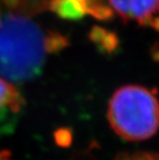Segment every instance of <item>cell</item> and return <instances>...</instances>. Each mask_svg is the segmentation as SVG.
I'll list each match as a JSON object with an SVG mask.
<instances>
[{"label": "cell", "instance_id": "obj_2", "mask_svg": "<svg viewBox=\"0 0 159 160\" xmlns=\"http://www.w3.org/2000/svg\"><path fill=\"white\" fill-rule=\"evenodd\" d=\"M107 119L111 128L124 141H146L159 129V100L146 87L126 85L112 95Z\"/></svg>", "mask_w": 159, "mask_h": 160}, {"label": "cell", "instance_id": "obj_6", "mask_svg": "<svg viewBox=\"0 0 159 160\" xmlns=\"http://www.w3.org/2000/svg\"><path fill=\"white\" fill-rule=\"evenodd\" d=\"M91 39L107 52L115 50L117 47L116 36L102 28H94L91 32Z\"/></svg>", "mask_w": 159, "mask_h": 160}, {"label": "cell", "instance_id": "obj_3", "mask_svg": "<svg viewBox=\"0 0 159 160\" xmlns=\"http://www.w3.org/2000/svg\"><path fill=\"white\" fill-rule=\"evenodd\" d=\"M107 3L124 22L151 26L159 31V0H107Z\"/></svg>", "mask_w": 159, "mask_h": 160}, {"label": "cell", "instance_id": "obj_5", "mask_svg": "<svg viewBox=\"0 0 159 160\" xmlns=\"http://www.w3.org/2000/svg\"><path fill=\"white\" fill-rule=\"evenodd\" d=\"M23 104L21 95L11 83L0 77V110H9L18 113Z\"/></svg>", "mask_w": 159, "mask_h": 160}, {"label": "cell", "instance_id": "obj_4", "mask_svg": "<svg viewBox=\"0 0 159 160\" xmlns=\"http://www.w3.org/2000/svg\"><path fill=\"white\" fill-rule=\"evenodd\" d=\"M89 0H51L50 9L65 20L82 19L88 15Z\"/></svg>", "mask_w": 159, "mask_h": 160}, {"label": "cell", "instance_id": "obj_9", "mask_svg": "<svg viewBox=\"0 0 159 160\" xmlns=\"http://www.w3.org/2000/svg\"><path fill=\"white\" fill-rule=\"evenodd\" d=\"M0 160H11V154L7 151L0 152Z\"/></svg>", "mask_w": 159, "mask_h": 160}, {"label": "cell", "instance_id": "obj_7", "mask_svg": "<svg viewBox=\"0 0 159 160\" xmlns=\"http://www.w3.org/2000/svg\"><path fill=\"white\" fill-rule=\"evenodd\" d=\"M115 160H159V154L147 151L123 152L120 153Z\"/></svg>", "mask_w": 159, "mask_h": 160}, {"label": "cell", "instance_id": "obj_8", "mask_svg": "<svg viewBox=\"0 0 159 160\" xmlns=\"http://www.w3.org/2000/svg\"><path fill=\"white\" fill-rule=\"evenodd\" d=\"M57 144L60 146H67L72 141V137L69 135V132L66 130H60L56 134Z\"/></svg>", "mask_w": 159, "mask_h": 160}, {"label": "cell", "instance_id": "obj_1", "mask_svg": "<svg viewBox=\"0 0 159 160\" xmlns=\"http://www.w3.org/2000/svg\"><path fill=\"white\" fill-rule=\"evenodd\" d=\"M67 46V38L48 31L34 16L0 0V77L24 83L38 77L47 56Z\"/></svg>", "mask_w": 159, "mask_h": 160}]
</instances>
